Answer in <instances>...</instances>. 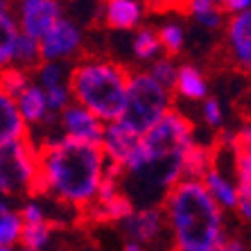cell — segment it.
<instances>
[{
    "mask_svg": "<svg viewBox=\"0 0 251 251\" xmlns=\"http://www.w3.org/2000/svg\"><path fill=\"white\" fill-rule=\"evenodd\" d=\"M226 50L235 66L249 70L251 68V9L238 16H228L226 27Z\"/></svg>",
    "mask_w": 251,
    "mask_h": 251,
    "instance_id": "cell-13",
    "label": "cell"
},
{
    "mask_svg": "<svg viewBox=\"0 0 251 251\" xmlns=\"http://www.w3.org/2000/svg\"><path fill=\"white\" fill-rule=\"evenodd\" d=\"M0 251H18L16 247H0Z\"/></svg>",
    "mask_w": 251,
    "mask_h": 251,
    "instance_id": "cell-36",
    "label": "cell"
},
{
    "mask_svg": "<svg viewBox=\"0 0 251 251\" xmlns=\"http://www.w3.org/2000/svg\"><path fill=\"white\" fill-rule=\"evenodd\" d=\"M195 143L193 123L179 111L165 116L152 131L143 136L140 170L127 176L129 181L138 183L140 193L145 195L143 206H158L156 199L163 204L165 195L183 179V161Z\"/></svg>",
    "mask_w": 251,
    "mask_h": 251,
    "instance_id": "cell-2",
    "label": "cell"
},
{
    "mask_svg": "<svg viewBox=\"0 0 251 251\" xmlns=\"http://www.w3.org/2000/svg\"><path fill=\"white\" fill-rule=\"evenodd\" d=\"M123 231L134 245H150L168 231L163 206H136L127 222H123Z\"/></svg>",
    "mask_w": 251,
    "mask_h": 251,
    "instance_id": "cell-12",
    "label": "cell"
},
{
    "mask_svg": "<svg viewBox=\"0 0 251 251\" xmlns=\"http://www.w3.org/2000/svg\"><path fill=\"white\" fill-rule=\"evenodd\" d=\"M29 136V127L25 125L16 98L0 88V147L12 145L16 140Z\"/></svg>",
    "mask_w": 251,
    "mask_h": 251,
    "instance_id": "cell-16",
    "label": "cell"
},
{
    "mask_svg": "<svg viewBox=\"0 0 251 251\" xmlns=\"http://www.w3.org/2000/svg\"><path fill=\"white\" fill-rule=\"evenodd\" d=\"M226 16H238V14H245L251 9V0H224L222 2Z\"/></svg>",
    "mask_w": 251,
    "mask_h": 251,
    "instance_id": "cell-32",
    "label": "cell"
},
{
    "mask_svg": "<svg viewBox=\"0 0 251 251\" xmlns=\"http://www.w3.org/2000/svg\"><path fill=\"white\" fill-rule=\"evenodd\" d=\"M179 66L172 57H168V54H163V57H158L156 61H152L150 64V68H147V73L156 79L161 86H165L168 91H172L175 93V86H176V77H179Z\"/></svg>",
    "mask_w": 251,
    "mask_h": 251,
    "instance_id": "cell-28",
    "label": "cell"
},
{
    "mask_svg": "<svg viewBox=\"0 0 251 251\" xmlns=\"http://www.w3.org/2000/svg\"><path fill=\"white\" fill-rule=\"evenodd\" d=\"M18 39H21V27L14 9L0 12V73L14 66Z\"/></svg>",
    "mask_w": 251,
    "mask_h": 251,
    "instance_id": "cell-20",
    "label": "cell"
},
{
    "mask_svg": "<svg viewBox=\"0 0 251 251\" xmlns=\"http://www.w3.org/2000/svg\"><path fill=\"white\" fill-rule=\"evenodd\" d=\"M147 16L145 2L138 0H109L102 5V18L111 29L118 32H136L143 27Z\"/></svg>",
    "mask_w": 251,
    "mask_h": 251,
    "instance_id": "cell-14",
    "label": "cell"
},
{
    "mask_svg": "<svg viewBox=\"0 0 251 251\" xmlns=\"http://www.w3.org/2000/svg\"><path fill=\"white\" fill-rule=\"evenodd\" d=\"M41 147V181L36 197H48L59 206L86 210L98 199L106 175L104 152L100 145L54 134L39 143Z\"/></svg>",
    "mask_w": 251,
    "mask_h": 251,
    "instance_id": "cell-1",
    "label": "cell"
},
{
    "mask_svg": "<svg viewBox=\"0 0 251 251\" xmlns=\"http://www.w3.org/2000/svg\"><path fill=\"white\" fill-rule=\"evenodd\" d=\"M233 156V176L238 181V213L242 220L251 222V125L240 127L228 147Z\"/></svg>",
    "mask_w": 251,
    "mask_h": 251,
    "instance_id": "cell-10",
    "label": "cell"
},
{
    "mask_svg": "<svg viewBox=\"0 0 251 251\" xmlns=\"http://www.w3.org/2000/svg\"><path fill=\"white\" fill-rule=\"evenodd\" d=\"M158 39H161V46H163V54L172 57V54H179L186 46V27H183L179 21H163V23L156 27Z\"/></svg>",
    "mask_w": 251,
    "mask_h": 251,
    "instance_id": "cell-26",
    "label": "cell"
},
{
    "mask_svg": "<svg viewBox=\"0 0 251 251\" xmlns=\"http://www.w3.org/2000/svg\"><path fill=\"white\" fill-rule=\"evenodd\" d=\"M201 118L204 123L213 129H220L224 125V109H222V102L217 98H208L201 102Z\"/></svg>",
    "mask_w": 251,
    "mask_h": 251,
    "instance_id": "cell-31",
    "label": "cell"
},
{
    "mask_svg": "<svg viewBox=\"0 0 251 251\" xmlns=\"http://www.w3.org/2000/svg\"><path fill=\"white\" fill-rule=\"evenodd\" d=\"M215 163H217V158H215L213 147L197 140L193 145V150L188 152L186 161H183V179H197V181H201L210 170L215 168Z\"/></svg>",
    "mask_w": 251,
    "mask_h": 251,
    "instance_id": "cell-22",
    "label": "cell"
},
{
    "mask_svg": "<svg viewBox=\"0 0 251 251\" xmlns=\"http://www.w3.org/2000/svg\"><path fill=\"white\" fill-rule=\"evenodd\" d=\"M175 93L188 102H204L208 100V82L204 73L195 64H181L179 66V77H176Z\"/></svg>",
    "mask_w": 251,
    "mask_h": 251,
    "instance_id": "cell-18",
    "label": "cell"
},
{
    "mask_svg": "<svg viewBox=\"0 0 251 251\" xmlns=\"http://www.w3.org/2000/svg\"><path fill=\"white\" fill-rule=\"evenodd\" d=\"M18 213L23 217V224H43V222H52L48 217V206L43 204V197H27L23 204L18 206Z\"/></svg>",
    "mask_w": 251,
    "mask_h": 251,
    "instance_id": "cell-30",
    "label": "cell"
},
{
    "mask_svg": "<svg viewBox=\"0 0 251 251\" xmlns=\"http://www.w3.org/2000/svg\"><path fill=\"white\" fill-rule=\"evenodd\" d=\"M183 9L199 27L213 29V32L220 27H226L228 16L224 12L222 2H215V0H190V2L183 5Z\"/></svg>",
    "mask_w": 251,
    "mask_h": 251,
    "instance_id": "cell-19",
    "label": "cell"
},
{
    "mask_svg": "<svg viewBox=\"0 0 251 251\" xmlns=\"http://www.w3.org/2000/svg\"><path fill=\"white\" fill-rule=\"evenodd\" d=\"M201 181H204L206 190L210 193V197L215 199L224 210H238L240 193H238V181H235V176H231L226 170H222L215 163V168L210 170Z\"/></svg>",
    "mask_w": 251,
    "mask_h": 251,
    "instance_id": "cell-17",
    "label": "cell"
},
{
    "mask_svg": "<svg viewBox=\"0 0 251 251\" xmlns=\"http://www.w3.org/2000/svg\"><path fill=\"white\" fill-rule=\"evenodd\" d=\"M131 73L109 57H82L73 64L70 91L75 104L88 109L104 125L118 123L127 106Z\"/></svg>",
    "mask_w": 251,
    "mask_h": 251,
    "instance_id": "cell-4",
    "label": "cell"
},
{
    "mask_svg": "<svg viewBox=\"0 0 251 251\" xmlns=\"http://www.w3.org/2000/svg\"><path fill=\"white\" fill-rule=\"evenodd\" d=\"M32 82H34V75L23 68H18V66H12V68L0 73V88L5 93H9L12 98H18Z\"/></svg>",
    "mask_w": 251,
    "mask_h": 251,
    "instance_id": "cell-29",
    "label": "cell"
},
{
    "mask_svg": "<svg viewBox=\"0 0 251 251\" xmlns=\"http://www.w3.org/2000/svg\"><path fill=\"white\" fill-rule=\"evenodd\" d=\"M23 217L9 199L0 197V247H16L23 238Z\"/></svg>",
    "mask_w": 251,
    "mask_h": 251,
    "instance_id": "cell-21",
    "label": "cell"
},
{
    "mask_svg": "<svg viewBox=\"0 0 251 251\" xmlns=\"http://www.w3.org/2000/svg\"><path fill=\"white\" fill-rule=\"evenodd\" d=\"M172 111H175L172 109V91L161 86L147 70L131 73L127 106H125V113L118 123H123L125 127H129L136 134L145 136Z\"/></svg>",
    "mask_w": 251,
    "mask_h": 251,
    "instance_id": "cell-6",
    "label": "cell"
},
{
    "mask_svg": "<svg viewBox=\"0 0 251 251\" xmlns=\"http://www.w3.org/2000/svg\"><path fill=\"white\" fill-rule=\"evenodd\" d=\"M70 73H73V66H68V64L43 61V64L34 70V82L39 84L43 91H52V88H59V86H68Z\"/></svg>",
    "mask_w": 251,
    "mask_h": 251,
    "instance_id": "cell-24",
    "label": "cell"
},
{
    "mask_svg": "<svg viewBox=\"0 0 251 251\" xmlns=\"http://www.w3.org/2000/svg\"><path fill=\"white\" fill-rule=\"evenodd\" d=\"M222 249H224V242H222V245H217L215 249H210V251H222Z\"/></svg>",
    "mask_w": 251,
    "mask_h": 251,
    "instance_id": "cell-37",
    "label": "cell"
},
{
    "mask_svg": "<svg viewBox=\"0 0 251 251\" xmlns=\"http://www.w3.org/2000/svg\"><path fill=\"white\" fill-rule=\"evenodd\" d=\"M106 125L100 120L95 113L79 104H73L66 111L59 113V134L66 138L79 140V143H88V145H100L104 138Z\"/></svg>",
    "mask_w": 251,
    "mask_h": 251,
    "instance_id": "cell-11",
    "label": "cell"
},
{
    "mask_svg": "<svg viewBox=\"0 0 251 251\" xmlns=\"http://www.w3.org/2000/svg\"><path fill=\"white\" fill-rule=\"evenodd\" d=\"M125 251H145V249L140 245H134V242H127V245H125Z\"/></svg>",
    "mask_w": 251,
    "mask_h": 251,
    "instance_id": "cell-34",
    "label": "cell"
},
{
    "mask_svg": "<svg viewBox=\"0 0 251 251\" xmlns=\"http://www.w3.org/2000/svg\"><path fill=\"white\" fill-rule=\"evenodd\" d=\"M54 238V222H43V224H29L23 228V238H21V247L34 251H46L52 245Z\"/></svg>",
    "mask_w": 251,
    "mask_h": 251,
    "instance_id": "cell-27",
    "label": "cell"
},
{
    "mask_svg": "<svg viewBox=\"0 0 251 251\" xmlns=\"http://www.w3.org/2000/svg\"><path fill=\"white\" fill-rule=\"evenodd\" d=\"M41 64H43L41 41H36V39H32V36L21 32V39H18V46H16V57H14V66H18V68H23L34 75V70Z\"/></svg>",
    "mask_w": 251,
    "mask_h": 251,
    "instance_id": "cell-25",
    "label": "cell"
},
{
    "mask_svg": "<svg viewBox=\"0 0 251 251\" xmlns=\"http://www.w3.org/2000/svg\"><path fill=\"white\" fill-rule=\"evenodd\" d=\"M18 251H34V249H25V247H21V249H18Z\"/></svg>",
    "mask_w": 251,
    "mask_h": 251,
    "instance_id": "cell-38",
    "label": "cell"
},
{
    "mask_svg": "<svg viewBox=\"0 0 251 251\" xmlns=\"http://www.w3.org/2000/svg\"><path fill=\"white\" fill-rule=\"evenodd\" d=\"M7 9H14L9 2H5V0H0V12H7Z\"/></svg>",
    "mask_w": 251,
    "mask_h": 251,
    "instance_id": "cell-35",
    "label": "cell"
},
{
    "mask_svg": "<svg viewBox=\"0 0 251 251\" xmlns=\"http://www.w3.org/2000/svg\"><path fill=\"white\" fill-rule=\"evenodd\" d=\"M84 48V29L75 18L64 16L50 32L41 39L43 61L68 64L82 54Z\"/></svg>",
    "mask_w": 251,
    "mask_h": 251,
    "instance_id": "cell-8",
    "label": "cell"
},
{
    "mask_svg": "<svg viewBox=\"0 0 251 251\" xmlns=\"http://www.w3.org/2000/svg\"><path fill=\"white\" fill-rule=\"evenodd\" d=\"M134 210L136 204L127 193H123L109 199H95L93 204L84 210V215L88 220H93L95 224H123L127 222Z\"/></svg>",
    "mask_w": 251,
    "mask_h": 251,
    "instance_id": "cell-15",
    "label": "cell"
},
{
    "mask_svg": "<svg viewBox=\"0 0 251 251\" xmlns=\"http://www.w3.org/2000/svg\"><path fill=\"white\" fill-rule=\"evenodd\" d=\"M172 251H210L228 238L224 208L210 197L204 181L181 179L163 199Z\"/></svg>",
    "mask_w": 251,
    "mask_h": 251,
    "instance_id": "cell-3",
    "label": "cell"
},
{
    "mask_svg": "<svg viewBox=\"0 0 251 251\" xmlns=\"http://www.w3.org/2000/svg\"><path fill=\"white\" fill-rule=\"evenodd\" d=\"M41 181V147L32 136L0 147V197H36Z\"/></svg>",
    "mask_w": 251,
    "mask_h": 251,
    "instance_id": "cell-5",
    "label": "cell"
},
{
    "mask_svg": "<svg viewBox=\"0 0 251 251\" xmlns=\"http://www.w3.org/2000/svg\"><path fill=\"white\" fill-rule=\"evenodd\" d=\"M14 14H16L21 32L36 39V41H41L43 36L66 16L64 5L57 0H23L14 7Z\"/></svg>",
    "mask_w": 251,
    "mask_h": 251,
    "instance_id": "cell-9",
    "label": "cell"
},
{
    "mask_svg": "<svg viewBox=\"0 0 251 251\" xmlns=\"http://www.w3.org/2000/svg\"><path fill=\"white\" fill-rule=\"evenodd\" d=\"M222 251H251V247L240 238H226L224 240V249Z\"/></svg>",
    "mask_w": 251,
    "mask_h": 251,
    "instance_id": "cell-33",
    "label": "cell"
},
{
    "mask_svg": "<svg viewBox=\"0 0 251 251\" xmlns=\"http://www.w3.org/2000/svg\"><path fill=\"white\" fill-rule=\"evenodd\" d=\"M106 163L123 170L125 179L136 175L143 163V136L125 127L123 123L106 125L104 138L100 143Z\"/></svg>",
    "mask_w": 251,
    "mask_h": 251,
    "instance_id": "cell-7",
    "label": "cell"
},
{
    "mask_svg": "<svg viewBox=\"0 0 251 251\" xmlns=\"http://www.w3.org/2000/svg\"><path fill=\"white\" fill-rule=\"evenodd\" d=\"M131 54L138 61H156L158 57H163V46L158 39L156 27H147L143 25L140 29H136L131 34Z\"/></svg>",
    "mask_w": 251,
    "mask_h": 251,
    "instance_id": "cell-23",
    "label": "cell"
}]
</instances>
